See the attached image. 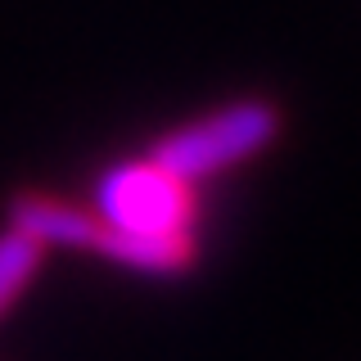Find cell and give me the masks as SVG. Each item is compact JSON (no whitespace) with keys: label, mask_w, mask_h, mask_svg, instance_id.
Returning a JSON list of instances; mask_svg holds the SVG:
<instances>
[{"label":"cell","mask_w":361,"mask_h":361,"mask_svg":"<svg viewBox=\"0 0 361 361\" xmlns=\"http://www.w3.org/2000/svg\"><path fill=\"white\" fill-rule=\"evenodd\" d=\"M95 221L122 235H195V185L154 158L113 163L95 180Z\"/></svg>","instance_id":"6da1fadb"},{"label":"cell","mask_w":361,"mask_h":361,"mask_svg":"<svg viewBox=\"0 0 361 361\" xmlns=\"http://www.w3.org/2000/svg\"><path fill=\"white\" fill-rule=\"evenodd\" d=\"M276 131H280L276 104H267V99H235V104L208 113V118L167 131L149 149V158L163 163L172 176L195 185L203 176H217L226 167L262 154L276 140Z\"/></svg>","instance_id":"7a4b0ae2"},{"label":"cell","mask_w":361,"mask_h":361,"mask_svg":"<svg viewBox=\"0 0 361 361\" xmlns=\"http://www.w3.org/2000/svg\"><path fill=\"white\" fill-rule=\"evenodd\" d=\"M9 226L23 231L41 248H95L99 221L95 212H82L73 203L45 199V195H18L9 203Z\"/></svg>","instance_id":"3957f363"},{"label":"cell","mask_w":361,"mask_h":361,"mask_svg":"<svg viewBox=\"0 0 361 361\" xmlns=\"http://www.w3.org/2000/svg\"><path fill=\"white\" fill-rule=\"evenodd\" d=\"M95 253L118 267L149 271V276H176L195 267V235H122L99 226Z\"/></svg>","instance_id":"277c9868"},{"label":"cell","mask_w":361,"mask_h":361,"mask_svg":"<svg viewBox=\"0 0 361 361\" xmlns=\"http://www.w3.org/2000/svg\"><path fill=\"white\" fill-rule=\"evenodd\" d=\"M41 257L45 248L37 240H27L23 231H14V226L0 235V316L14 307L18 293L27 289V280L41 271Z\"/></svg>","instance_id":"5b68a950"}]
</instances>
